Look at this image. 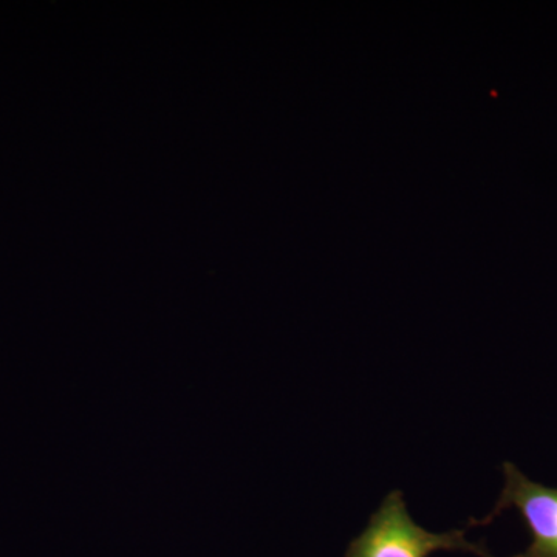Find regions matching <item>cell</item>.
Returning <instances> with one entry per match:
<instances>
[{"label": "cell", "mask_w": 557, "mask_h": 557, "mask_svg": "<svg viewBox=\"0 0 557 557\" xmlns=\"http://www.w3.org/2000/svg\"><path fill=\"white\" fill-rule=\"evenodd\" d=\"M504 491L487 520L505 509H518L530 530L531 544L515 557H557V487L531 482L512 463L504 465Z\"/></svg>", "instance_id": "obj_2"}, {"label": "cell", "mask_w": 557, "mask_h": 557, "mask_svg": "<svg viewBox=\"0 0 557 557\" xmlns=\"http://www.w3.org/2000/svg\"><path fill=\"white\" fill-rule=\"evenodd\" d=\"M445 549L493 557L483 545L469 542L465 530L448 533L424 530L410 518L401 491H392L366 530L350 542L346 557H429Z\"/></svg>", "instance_id": "obj_1"}]
</instances>
